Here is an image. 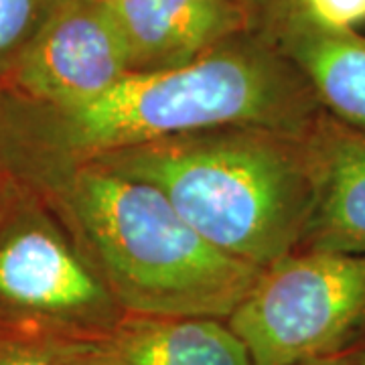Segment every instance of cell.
<instances>
[{
    "label": "cell",
    "instance_id": "14",
    "mask_svg": "<svg viewBox=\"0 0 365 365\" xmlns=\"http://www.w3.org/2000/svg\"><path fill=\"white\" fill-rule=\"evenodd\" d=\"M248 2L258 11V14H260L262 19V29L266 31L268 23H270L274 16H276V13H278L282 0H248Z\"/></svg>",
    "mask_w": 365,
    "mask_h": 365
},
{
    "label": "cell",
    "instance_id": "3",
    "mask_svg": "<svg viewBox=\"0 0 365 365\" xmlns=\"http://www.w3.org/2000/svg\"><path fill=\"white\" fill-rule=\"evenodd\" d=\"M93 160L153 185L207 244L256 268L299 250L313 207L307 132L220 126Z\"/></svg>",
    "mask_w": 365,
    "mask_h": 365
},
{
    "label": "cell",
    "instance_id": "7",
    "mask_svg": "<svg viewBox=\"0 0 365 365\" xmlns=\"http://www.w3.org/2000/svg\"><path fill=\"white\" fill-rule=\"evenodd\" d=\"M130 73L189 66L225 41L264 31L248 0H106Z\"/></svg>",
    "mask_w": 365,
    "mask_h": 365
},
{
    "label": "cell",
    "instance_id": "5",
    "mask_svg": "<svg viewBox=\"0 0 365 365\" xmlns=\"http://www.w3.org/2000/svg\"><path fill=\"white\" fill-rule=\"evenodd\" d=\"M225 321L252 365L337 361L365 339V252L294 250L262 268Z\"/></svg>",
    "mask_w": 365,
    "mask_h": 365
},
{
    "label": "cell",
    "instance_id": "10",
    "mask_svg": "<svg viewBox=\"0 0 365 365\" xmlns=\"http://www.w3.org/2000/svg\"><path fill=\"white\" fill-rule=\"evenodd\" d=\"M309 79L325 112L365 128V35L335 33L282 16L266 29Z\"/></svg>",
    "mask_w": 365,
    "mask_h": 365
},
{
    "label": "cell",
    "instance_id": "2",
    "mask_svg": "<svg viewBox=\"0 0 365 365\" xmlns=\"http://www.w3.org/2000/svg\"><path fill=\"white\" fill-rule=\"evenodd\" d=\"M55 211L124 313L227 319L262 268L213 248L148 182L93 158L0 148Z\"/></svg>",
    "mask_w": 365,
    "mask_h": 365
},
{
    "label": "cell",
    "instance_id": "4",
    "mask_svg": "<svg viewBox=\"0 0 365 365\" xmlns=\"http://www.w3.org/2000/svg\"><path fill=\"white\" fill-rule=\"evenodd\" d=\"M124 314L55 211L2 167L0 329L90 339Z\"/></svg>",
    "mask_w": 365,
    "mask_h": 365
},
{
    "label": "cell",
    "instance_id": "1",
    "mask_svg": "<svg viewBox=\"0 0 365 365\" xmlns=\"http://www.w3.org/2000/svg\"><path fill=\"white\" fill-rule=\"evenodd\" d=\"M323 112L309 79L280 45L266 31H248L189 66L128 73L69 108L0 91V148L79 160L220 126L304 134Z\"/></svg>",
    "mask_w": 365,
    "mask_h": 365
},
{
    "label": "cell",
    "instance_id": "6",
    "mask_svg": "<svg viewBox=\"0 0 365 365\" xmlns=\"http://www.w3.org/2000/svg\"><path fill=\"white\" fill-rule=\"evenodd\" d=\"M128 73L126 49L106 0H63L0 91L69 108L104 93Z\"/></svg>",
    "mask_w": 365,
    "mask_h": 365
},
{
    "label": "cell",
    "instance_id": "11",
    "mask_svg": "<svg viewBox=\"0 0 365 365\" xmlns=\"http://www.w3.org/2000/svg\"><path fill=\"white\" fill-rule=\"evenodd\" d=\"M63 0H0V83L11 76Z\"/></svg>",
    "mask_w": 365,
    "mask_h": 365
},
{
    "label": "cell",
    "instance_id": "16",
    "mask_svg": "<svg viewBox=\"0 0 365 365\" xmlns=\"http://www.w3.org/2000/svg\"><path fill=\"white\" fill-rule=\"evenodd\" d=\"M314 365H341V364H335V361H327V364H314Z\"/></svg>",
    "mask_w": 365,
    "mask_h": 365
},
{
    "label": "cell",
    "instance_id": "15",
    "mask_svg": "<svg viewBox=\"0 0 365 365\" xmlns=\"http://www.w3.org/2000/svg\"><path fill=\"white\" fill-rule=\"evenodd\" d=\"M335 364L341 365H365V339H361L351 351L345 353L343 357H339Z\"/></svg>",
    "mask_w": 365,
    "mask_h": 365
},
{
    "label": "cell",
    "instance_id": "8",
    "mask_svg": "<svg viewBox=\"0 0 365 365\" xmlns=\"http://www.w3.org/2000/svg\"><path fill=\"white\" fill-rule=\"evenodd\" d=\"M307 150L313 207L299 250L365 252V128L323 112Z\"/></svg>",
    "mask_w": 365,
    "mask_h": 365
},
{
    "label": "cell",
    "instance_id": "17",
    "mask_svg": "<svg viewBox=\"0 0 365 365\" xmlns=\"http://www.w3.org/2000/svg\"><path fill=\"white\" fill-rule=\"evenodd\" d=\"M0 175H2V165H0Z\"/></svg>",
    "mask_w": 365,
    "mask_h": 365
},
{
    "label": "cell",
    "instance_id": "12",
    "mask_svg": "<svg viewBox=\"0 0 365 365\" xmlns=\"http://www.w3.org/2000/svg\"><path fill=\"white\" fill-rule=\"evenodd\" d=\"M90 339L0 329V365H91Z\"/></svg>",
    "mask_w": 365,
    "mask_h": 365
},
{
    "label": "cell",
    "instance_id": "13",
    "mask_svg": "<svg viewBox=\"0 0 365 365\" xmlns=\"http://www.w3.org/2000/svg\"><path fill=\"white\" fill-rule=\"evenodd\" d=\"M282 16H294L325 31L357 33L365 26V0H282L268 26Z\"/></svg>",
    "mask_w": 365,
    "mask_h": 365
},
{
    "label": "cell",
    "instance_id": "9",
    "mask_svg": "<svg viewBox=\"0 0 365 365\" xmlns=\"http://www.w3.org/2000/svg\"><path fill=\"white\" fill-rule=\"evenodd\" d=\"M91 365H252L225 319L126 313L90 339Z\"/></svg>",
    "mask_w": 365,
    "mask_h": 365
}]
</instances>
